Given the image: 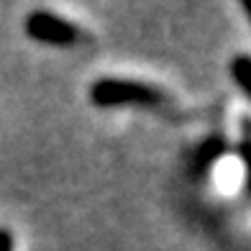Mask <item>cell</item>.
Segmentation results:
<instances>
[{"label":"cell","mask_w":251,"mask_h":251,"mask_svg":"<svg viewBox=\"0 0 251 251\" xmlns=\"http://www.w3.org/2000/svg\"><path fill=\"white\" fill-rule=\"evenodd\" d=\"M26 33L39 41V44H49V47H75L79 41V28L70 21H64L62 16L49 13V10H33L24 24Z\"/></svg>","instance_id":"cell-2"},{"label":"cell","mask_w":251,"mask_h":251,"mask_svg":"<svg viewBox=\"0 0 251 251\" xmlns=\"http://www.w3.org/2000/svg\"><path fill=\"white\" fill-rule=\"evenodd\" d=\"M0 251H13V233L8 228H0Z\"/></svg>","instance_id":"cell-4"},{"label":"cell","mask_w":251,"mask_h":251,"mask_svg":"<svg viewBox=\"0 0 251 251\" xmlns=\"http://www.w3.org/2000/svg\"><path fill=\"white\" fill-rule=\"evenodd\" d=\"M90 100L98 108H159L164 105V95L156 87L136 79H116V77H102L90 87Z\"/></svg>","instance_id":"cell-1"},{"label":"cell","mask_w":251,"mask_h":251,"mask_svg":"<svg viewBox=\"0 0 251 251\" xmlns=\"http://www.w3.org/2000/svg\"><path fill=\"white\" fill-rule=\"evenodd\" d=\"M249 67H251V62H249V56L246 54H241V56H236L233 59V64H231V75H233V79H236V85L244 90V93L249 95L251 93V87H249Z\"/></svg>","instance_id":"cell-3"}]
</instances>
